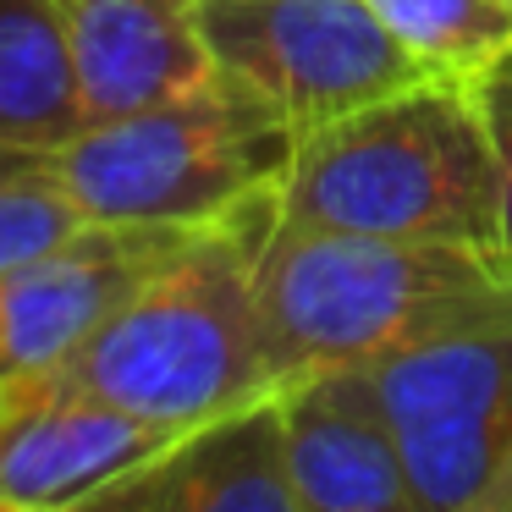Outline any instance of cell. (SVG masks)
Here are the masks:
<instances>
[{
	"label": "cell",
	"instance_id": "6da1fadb",
	"mask_svg": "<svg viewBox=\"0 0 512 512\" xmlns=\"http://www.w3.org/2000/svg\"><path fill=\"white\" fill-rule=\"evenodd\" d=\"M276 391L441 336L512 325V243H408L276 221L254 265Z\"/></svg>",
	"mask_w": 512,
	"mask_h": 512
},
{
	"label": "cell",
	"instance_id": "7a4b0ae2",
	"mask_svg": "<svg viewBox=\"0 0 512 512\" xmlns=\"http://www.w3.org/2000/svg\"><path fill=\"white\" fill-rule=\"evenodd\" d=\"M276 221L281 188L210 221L45 375L166 430H193L215 413L270 397L276 375L259 331L254 265Z\"/></svg>",
	"mask_w": 512,
	"mask_h": 512
},
{
	"label": "cell",
	"instance_id": "3957f363",
	"mask_svg": "<svg viewBox=\"0 0 512 512\" xmlns=\"http://www.w3.org/2000/svg\"><path fill=\"white\" fill-rule=\"evenodd\" d=\"M281 221L408 243H507L496 160L463 78H419L303 127L281 177Z\"/></svg>",
	"mask_w": 512,
	"mask_h": 512
},
{
	"label": "cell",
	"instance_id": "277c9868",
	"mask_svg": "<svg viewBox=\"0 0 512 512\" xmlns=\"http://www.w3.org/2000/svg\"><path fill=\"white\" fill-rule=\"evenodd\" d=\"M292 149L298 127L221 78L188 100L83 127L45 171L89 221L210 226L281 188Z\"/></svg>",
	"mask_w": 512,
	"mask_h": 512
},
{
	"label": "cell",
	"instance_id": "5b68a950",
	"mask_svg": "<svg viewBox=\"0 0 512 512\" xmlns=\"http://www.w3.org/2000/svg\"><path fill=\"white\" fill-rule=\"evenodd\" d=\"M193 17L215 72L298 133L430 78L369 0H193Z\"/></svg>",
	"mask_w": 512,
	"mask_h": 512
},
{
	"label": "cell",
	"instance_id": "8992f818",
	"mask_svg": "<svg viewBox=\"0 0 512 512\" xmlns=\"http://www.w3.org/2000/svg\"><path fill=\"white\" fill-rule=\"evenodd\" d=\"M419 512H485L512 457V325L369 358Z\"/></svg>",
	"mask_w": 512,
	"mask_h": 512
},
{
	"label": "cell",
	"instance_id": "52a82bcc",
	"mask_svg": "<svg viewBox=\"0 0 512 512\" xmlns=\"http://www.w3.org/2000/svg\"><path fill=\"white\" fill-rule=\"evenodd\" d=\"M204 226L83 221L45 254L0 270V380L61 364Z\"/></svg>",
	"mask_w": 512,
	"mask_h": 512
},
{
	"label": "cell",
	"instance_id": "ba28073f",
	"mask_svg": "<svg viewBox=\"0 0 512 512\" xmlns=\"http://www.w3.org/2000/svg\"><path fill=\"white\" fill-rule=\"evenodd\" d=\"M177 435L45 369L0 380V512L94 507Z\"/></svg>",
	"mask_w": 512,
	"mask_h": 512
},
{
	"label": "cell",
	"instance_id": "9c48e42d",
	"mask_svg": "<svg viewBox=\"0 0 512 512\" xmlns=\"http://www.w3.org/2000/svg\"><path fill=\"white\" fill-rule=\"evenodd\" d=\"M276 402L303 512H419L369 364L309 369L287 380Z\"/></svg>",
	"mask_w": 512,
	"mask_h": 512
},
{
	"label": "cell",
	"instance_id": "30bf717a",
	"mask_svg": "<svg viewBox=\"0 0 512 512\" xmlns=\"http://www.w3.org/2000/svg\"><path fill=\"white\" fill-rule=\"evenodd\" d=\"M94 507L111 512H303L287 468L281 402L254 397L232 413L182 430L133 479L111 485Z\"/></svg>",
	"mask_w": 512,
	"mask_h": 512
},
{
	"label": "cell",
	"instance_id": "8fae6325",
	"mask_svg": "<svg viewBox=\"0 0 512 512\" xmlns=\"http://www.w3.org/2000/svg\"><path fill=\"white\" fill-rule=\"evenodd\" d=\"M61 12L89 127L221 83L193 0H61Z\"/></svg>",
	"mask_w": 512,
	"mask_h": 512
},
{
	"label": "cell",
	"instance_id": "7c38bea8",
	"mask_svg": "<svg viewBox=\"0 0 512 512\" xmlns=\"http://www.w3.org/2000/svg\"><path fill=\"white\" fill-rule=\"evenodd\" d=\"M89 127L61 0H0V144L56 155Z\"/></svg>",
	"mask_w": 512,
	"mask_h": 512
},
{
	"label": "cell",
	"instance_id": "4fadbf2b",
	"mask_svg": "<svg viewBox=\"0 0 512 512\" xmlns=\"http://www.w3.org/2000/svg\"><path fill=\"white\" fill-rule=\"evenodd\" d=\"M369 12L430 78H463L512 39V0H369Z\"/></svg>",
	"mask_w": 512,
	"mask_h": 512
},
{
	"label": "cell",
	"instance_id": "5bb4252c",
	"mask_svg": "<svg viewBox=\"0 0 512 512\" xmlns=\"http://www.w3.org/2000/svg\"><path fill=\"white\" fill-rule=\"evenodd\" d=\"M83 221H89V215L50 182V171L0 182V270L17 265V259L45 254L50 243L78 232Z\"/></svg>",
	"mask_w": 512,
	"mask_h": 512
},
{
	"label": "cell",
	"instance_id": "9a60e30c",
	"mask_svg": "<svg viewBox=\"0 0 512 512\" xmlns=\"http://www.w3.org/2000/svg\"><path fill=\"white\" fill-rule=\"evenodd\" d=\"M463 89L474 100L479 122H485L496 188H501V237L512 243V39L501 50H490L474 72H463Z\"/></svg>",
	"mask_w": 512,
	"mask_h": 512
},
{
	"label": "cell",
	"instance_id": "2e32d148",
	"mask_svg": "<svg viewBox=\"0 0 512 512\" xmlns=\"http://www.w3.org/2000/svg\"><path fill=\"white\" fill-rule=\"evenodd\" d=\"M45 166H50V155H34V149H17V144H0V182L39 177Z\"/></svg>",
	"mask_w": 512,
	"mask_h": 512
},
{
	"label": "cell",
	"instance_id": "e0dca14e",
	"mask_svg": "<svg viewBox=\"0 0 512 512\" xmlns=\"http://www.w3.org/2000/svg\"><path fill=\"white\" fill-rule=\"evenodd\" d=\"M485 512H512V457H507V468H501L496 490L485 496Z\"/></svg>",
	"mask_w": 512,
	"mask_h": 512
}]
</instances>
